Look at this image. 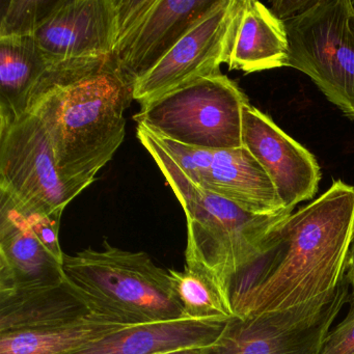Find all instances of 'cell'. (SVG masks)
Returning <instances> with one entry per match:
<instances>
[{
	"mask_svg": "<svg viewBox=\"0 0 354 354\" xmlns=\"http://www.w3.org/2000/svg\"><path fill=\"white\" fill-rule=\"evenodd\" d=\"M354 225V187L335 181L283 219L264 256L229 289L235 316L281 312L333 293L345 277Z\"/></svg>",
	"mask_w": 354,
	"mask_h": 354,
	"instance_id": "obj_1",
	"label": "cell"
},
{
	"mask_svg": "<svg viewBox=\"0 0 354 354\" xmlns=\"http://www.w3.org/2000/svg\"><path fill=\"white\" fill-rule=\"evenodd\" d=\"M131 100L113 57L53 63L35 93L28 113L44 124L62 181L76 196L124 142Z\"/></svg>",
	"mask_w": 354,
	"mask_h": 354,
	"instance_id": "obj_2",
	"label": "cell"
},
{
	"mask_svg": "<svg viewBox=\"0 0 354 354\" xmlns=\"http://www.w3.org/2000/svg\"><path fill=\"white\" fill-rule=\"evenodd\" d=\"M136 136L185 212L186 264L196 265L210 273L229 295L232 283L264 256L271 232L292 212L259 214L207 192L186 176L150 130L138 125Z\"/></svg>",
	"mask_w": 354,
	"mask_h": 354,
	"instance_id": "obj_3",
	"label": "cell"
},
{
	"mask_svg": "<svg viewBox=\"0 0 354 354\" xmlns=\"http://www.w3.org/2000/svg\"><path fill=\"white\" fill-rule=\"evenodd\" d=\"M64 272L95 314L120 324L184 319L169 271L155 265L146 252H128L104 241L102 250L65 254Z\"/></svg>",
	"mask_w": 354,
	"mask_h": 354,
	"instance_id": "obj_4",
	"label": "cell"
},
{
	"mask_svg": "<svg viewBox=\"0 0 354 354\" xmlns=\"http://www.w3.org/2000/svg\"><path fill=\"white\" fill-rule=\"evenodd\" d=\"M246 95L223 74L196 80L140 106L138 125L178 144L207 150L243 147Z\"/></svg>",
	"mask_w": 354,
	"mask_h": 354,
	"instance_id": "obj_5",
	"label": "cell"
},
{
	"mask_svg": "<svg viewBox=\"0 0 354 354\" xmlns=\"http://www.w3.org/2000/svg\"><path fill=\"white\" fill-rule=\"evenodd\" d=\"M283 24L289 39L287 67L308 75L354 121L353 3L316 0Z\"/></svg>",
	"mask_w": 354,
	"mask_h": 354,
	"instance_id": "obj_6",
	"label": "cell"
},
{
	"mask_svg": "<svg viewBox=\"0 0 354 354\" xmlns=\"http://www.w3.org/2000/svg\"><path fill=\"white\" fill-rule=\"evenodd\" d=\"M344 277L333 293L281 312L234 316L203 354H320L345 302Z\"/></svg>",
	"mask_w": 354,
	"mask_h": 354,
	"instance_id": "obj_7",
	"label": "cell"
},
{
	"mask_svg": "<svg viewBox=\"0 0 354 354\" xmlns=\"http://www.w3.org/2000/svg\"><path fill=\"white\" fill-rule=\"evenodd\" d=\"M0 192L32 212H64L76 194L62 181L55 151L38 115L0 125Z\"/></svg>",
	"mask_w": 354,
	"mask_h": 354,
	"instance_id": "obj_8",
	"label": "cell"
},
{
	"mask_svg": "<svg viewBox=\"0 0 354 354\" xmlns=\"http://www.w3.org/2000/svg\"><path fill=\"white\" fill-rule=\"evenodd\" d=\"M217 0H115L113 59L131 84L153 69Z\"/></svg>",
	"mask_w": 354,
	"mask_h": 354,
	"instance_id": "obj_9",
	"label": "cell"
},
{
	"mask_svg": "<svg viewBox=\"0 0 354 354\" xmlns=\"http://www.w3.org/2000/svg\"><path fill=\"white\" fill-rule=\"evenodd\" d=\"M241 0H217L171 50L132 86V98L149 104L203 77L219 75L227 64Z\"/></svg>",
	"mask_w": 354,
	"mask_h": 354,
	"instance_id": "obj_10",
	"label": "cell"
},
{
	"mask_svg": "<svg viewBox=\"0 0 354 354\" xmlns=\"http://www.w3.org/2000/svg\"><path fill=\"white\" fill-rule=\"evenodd\" d=\"M151 133L198 187L259 214L289 211L283 208L266 171L244 147L207 150Z\"/></svg>",
	"mask_w": 354,
	"mask_h": 354,
	"instance_id": "obj_11",
	"label": "cell"
},
{
	"mask_svg": "<svg viewBox=\"0 0 354 354\" xmlns=\"http://www.w3.org/2000/svg\"><path fill=\"white\" fill-rule=\"evenodd\" d=\"M242 142L266 171L283 208L293 211L314 198L321 174L312 153L250 103L243 109Z\"/></svg>",
	"mask_w": 354,
	"mask_h": 354,
	"instance_id": "obj_12",
	"label": "cell"
},
{
	"mask_svg": "<svg viewBox=\"0 0 354 354\" xmlns=\"http://www.w3.org/2000/svg\"><path fill=\"white\" fill-rule=\"evenodd\" d=\"M34 38L53 64L113 57L118 38L115 0H59Z\"/></svg>",
	"mask_w": 354,
	"mask_h": 354,
	"instance_id": "obj_13",
	"label": "cell"
},
{
	"mask_svg": "<svg viewBox=\"0 0 354 354\" xmlns=\"http://www.w3.org/2000/svg\"><path fill=\"white\" fill-rule=\"evenodd\" d=\"M65 281L64 262L43 245L11 198L0 192V293L46 289Z\"/></svg>",
	"mask_w": 354,
	"mask_h": 354,
	"instance_id": "obj_14",
	"label": "cell"
},
{
	"mask_svg": "<svg viewBox=\"0 0 354 354\" xmlns=\"http://www.w3.org/2000/svg\"><path fill=\"white\" fill-rule=\"evenodd\" d=\"M227 321L180 319L130 325L67 354H159L207 347L218 339Z\"/></svg>",
	"mask_w": 354,
	"mask_h": 354,
	"instance_id": "obj_15",
	"label": "cell"
},
{
	"mask_svg": "<svg viewBox=\"0 0 354 354\" xmlns=\"http://www.w3.org/2000/svg\"><path fill=\"white\" fill-rule=\"evenodd\" d=\"M289 39L283 20L262 3L241 0L227 65L244 73L287 67Z\"/></svg>",
	"mask_w": 354,
	"mask_h": 354,
	"instance_id": "obj_16",
	"label": "cell"
},
{
	"mask_svg": "<svg viewBox=\"0 0 354 354\" xmlns=\"http://www.w3.org/2000/svg\"><path fill=\"white\" fill-rule=\"evenodd\" d=\"M93 315L97 314L67 279L46 289L0 293V333L65 324Z\"/></svg>",
	"mask_w": 354,
	"mask_h": 354,
	"instance_id": "obj_17",
	"label": "cell"
},
{
	"mask_svg": "<svg viewBox=\"0 0 354 354\" xmlns=\"http://www.w3.org/2000/svg\"><path fill=\"white\" fill-rule=\"evenodd\" d=\"M51 65L34 37L0 38V125L28 113Z\"/></svg>",
	"mask_w": 354,
	"mask_h": 354,
	"instance_id": "obj_18",
	"label": "cell"
},
{
	"mask_svg": "<svg viewBox=\"0 0 354 354\" xmlns=\"http://www.w3.org/2000/svg\"><path fill=\"white\" fill-rule=\"evenodd\" d=\"M125 326L93 315L65 324L0 333V354H67Z\"/></svg>",
	"mask_w": 354,
	"mask_h": 354,
	"instance_id": "obj_19",
	"label": "cell"
},
{
	"mask_svg": "<svg viewBox=\"0 0 354 354\" xmlns=\"http://www.w3.org/2000/svg\"><path fill=\"white\" fill-rule=\"evenodd\" d=\"M169 271L184 319L227 321L235 316L227 291L210 273L192 264Z\"/></svg>",
	"mask_w": 354,
	"mask_h": 354,
	"instance_id": "obj_20",
	"label": "cell"
},
{
	"mask_svg": "<svg viewBox=\"0 0 354 354\" xmlns=\"http://www.w3.org/2000/svg\"><path fill=\"white\" fill-rule=\"evenodd\" d=\"M0 38L34 37L59 0H1Z\"/></svg>",
	"mask_w": 354,
	"mask_h": 354,
	"instance_id": "obj_21",
	"label": "cell"
},
{
	"mask_svg": "<svg viewBox=\"0 0 354 354\" xmlns=\"http://www.w3.org/2000/svg\"><path fill=\"white\" fill-rule=\"evenodd\" d=\"M11 201L13 202V204L15 205L16 208L24 215L26 221H28V225L32 227L35 235L42 242L43 245H44L57 260L64 262V256H65V254H64L63 250H62L59 238V223H61L62 214H63V212H55L53 213V214H42V213L32 212V211H28L26 210V209L22 208L19 205L16 204L12 198Z\"/></svg>",
	"mask_w": 354,
	"mask_h": 354,
	"instance_id": "obj_22",
	"label": "cell"
},
{
	"mask_svg": "<svg viewBox=\"0 0 354 354\" xmlns=\"http://www.w3.org/2000/svg\"><path fill=\"white\" fill-rule=\"evenodd\" d=\"M320 354H354V296L345 319L327 335Z\"/></svg>",
	"mask_w": 354,
	"mask_h": 354,
	"instance_id": "obj_23",
	"label": "cell"
},
{
	"mask_svg": "<svg viewBox=\"0 0 354 354\" xmlns=\"http://www.w3.org/2000/svg\"><path fill=\"white\" fill-rule=\"evenodd\" d=\"M313 1H275L272 3L271 11L279 19L286 21L308 9Z\"/></svg>",
	"mask_w": 354,
	"mask_h": 354,
	"instance_id": "obj_24",
	"label": "cell"
},
{
	"mask_svg": "<svg viewBox=\"0 0 354 354\" xmlns=\"http://www.w3.org/2000/svg\"><path fill=\"white\" fill-rule=\"evenodd\" d=\"M345 279H347L348 283L351 286L354 292V225L351 242L348 250L347 262H346Z\"/></svg>",
	"mask_w": 354,
	"mask_h": 354,
	"instance_id": "obj_25",
	"label": "cell"
},
{
	"mask_svg": "<svg viewBox=\"0 0 354 354\" xmlns=\"http://www.w3.org/2000/svg\"><path fill=\"white\" fill-rule=\"evenodd\" d=\"M206 347L185 348V349L174 350V351L163 352L159 354H203Z\"/></svg>",
	"mask_w": 354,
	"mask_h": 354,
	"instance_id": "obj_26",
	"label": "cell"
},
{
	"mask_svg": "<svg viewBox=\"0 0 354 354\" xmlns=\"http://www.w3.org/2000/svg\"><path fill=\"white\" fill-rule=\"evenodd\" d=\"M352 3H353V6H354V0H353V1H352Z\"/></svg>",
	"mask_w": 354,
	"mask_h": 354,
	"instance_id": "obj_27",
	"label": "cell"
}]
</instances>
